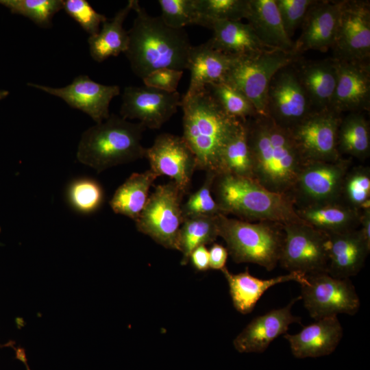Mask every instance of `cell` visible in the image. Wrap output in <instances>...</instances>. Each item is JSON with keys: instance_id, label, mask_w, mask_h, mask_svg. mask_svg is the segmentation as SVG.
<instances>
[{"instance_id": "obj_1", "label": "cell", "mask_w": 370, "mask_h": 370, "mask_svg": "<svg viewBox=\"0 0 370 370\" xmlns=\"http://www.w3.org/2000/svg\"><path fill=\"white\" fill-rule=\"evenodd\" d=\"M245 125L254 180L270 191L288 196L305 162L289 130L260 114L247 119Z\"/></svg>"}, {"instance_id": "obj_2", "label": "cell", "mask_w": 370, "mask_h": 370, "mask_svg": "<svg viewBox=\"0 0 370 370\" xmlns=\"http://www.w3.org/2000/svg\"><path fill=\"white\" fill-rule=\"evenodd\" d=\"M133 10L136 17L127 31L129 42L125 54L134 75L143 79L160 69H186L193 45L185 29L167 26L160 16L148 14L137 0Z\"/></svg>"}, {"instance_id": "obj_3", "label": "cell", "mask_w": 370, "mask_h": 370, "mask_svg": "<svg viewBox=\"0 0 370 370\" xmlns=\"http://www.w3.org/2000/svg\"><path fill=\"white\" fill-rule=\"evenodd\" d=\"M182 138L193 152L197 170L219 173L221 153L242 121L226 114L207 88L182 97Z\"/></svg>"}, {"instance_id": "obj_4", "label": "cell", "mask_w": 370, "mask_h": 370, "mask_svg": "<svg viewBox=\"0 0 370 370\" xmlns=\"http://www.w3.org/2000/svg\"><path fill=\"white\" fill-rule=\"evenodd\" d=\"M212 194L221 213L225 215L282 225L304 222L288 195L270 191L251 178L217 174Z\"/></svg>"}, {"instance_id": "obj_5", "label": "cell", "mask_w": 370, "mask_h": 370, "mask_svg": "<svg viewBox=\"0 0 370 370\" xmlns=\"http://www.w3.org/2000/svg\"><path fill=\"white\" fill-rule=\"evenodd\" d=\"M145 129L140 123L110 114L83 132L77 146V159L99 173L143 158L145 148L141 141Z\"/></svg>"}, {"instance_id": "obj_6", "label": "cell", "mask_w": 370, "mask_h": 370, "mask_svg": "<svg viewBox=\"0 0 370 370\" xmlns=\"http://www.w3.org/2000/svg\"><path fill=\"white\" fill-rule=\"evenodd\" d=\"M219 236L236 263H254L272 271L279 263L284 241L282 224L217 216Z\"/></svg>"}, {"instance_id": "obj_7", "label": "cell", "mask_w": 370, "mask_h": 370, "mask_svg": "<svg viewBox=\"0 0 370 370\" xmlns=\"http://www.w3.org/2000/svg\"><path fill=\"white\" fill-rule=\"evenodd\" d=\"M297 58L293 53L275 49L237 57L223 82L241 92L258 114L266 116L267 95L271 79L280 69L295 62Z\"/></svg>"}, {"instance_id": "obj_8", "label": "cell", "mask_w": 370, "mask_h": 370, "mask_svg": "<svg viewBox=\"0 0 370 370\" xmlns=\"http://www.w3.org/2000/svg\"><path fill=\"white\" fill-rule=\"evenodd\" d=\"M184 195L172 180L156 186L135 221L137 230L166 249L178 251V235L184 221L182 206Z\"/></svg>"}, {"instance_id": "obj_9", "label": "cell", "mask_w": 370, "mask_h": 370, "mask_svg": "<svg viewBox=\"0 0 370 370\" xmlns=\"http://www.w3.org/2000/svg\"><path fill=\"white\" fill-rule=\"evenodd\" d=\"M279 264L288 272L309 275L328 272L329 235L304 222L283 225Z\"/></svg>"}, {"instance_id": "obj_10", "label": "cell", "mask_w": 370, "mask_h": 370, "mask_svg": "<svg viewBox=\"0 0 370 370\" xmlns=\"http://www.w3.org/2000/svg\"><path fill=\"white\" fill-rule=\"evenodd\" d=\"M350 166V159L343 158L334 162H305L288 194L295 208L341 201Z\"/></svg>"}, {"instance_id": "obj_11", "label": "cell", "mask_w": 370, "mask_h": 370, "mask_svg": "<svg viewBox=\"0 0 370 370\" xmlns=\"http://www.w3.org/2000/svg\"><path fill=\"white\" fill-rule=\"evenodd\" d=\"M307 282L301 285V299L314 320L356 314L360 301L349 278H337L328 272L306 275Z\"/></svg>"}, {"instance_id": "obj_12", "label": "cell", "mask_w": 370, "mask_h": 370, "mask_svg": "<svg viewBox=\"0 0 370 370\" xmlns=\"http://www.w3.org/2000/svg\"><path fill=\"white\" fill-rule=\"evenodd\" d=\"M294 63L282 67L274 75L266 101V116L287 130L313 112Z\"/></svg>"}, {"instance_id": "obj_13", "label": "cell", "mask_w": 370, "mask_h": 370, "mask_svg": "<svg viewBox=\"0 0 370 370\" xmlns=\"http://www.w3.org/2000/svg\"><path fill=\"white\" fill-rule=\"evenodd\" d=\"M341 114L331 108L312 112L289 130L304 162H334L342 158L337 148Z\"/></svg>"}, {"instance_id": "obj_14", "label": "cell", "mask_w": 370, "mask_h": 370, "mask_svg": "<svg viewBox=\"0 0 370 370\" xmlns=\"http://www.w3.org/2000/svg\"><path fill=\"white\" fill-rule=\"evenodd\" d=\"M334 58L367 62L370 58V3L369 1L343 0L334 44Z\"/></svg>"}, {"instance_id": "obj_15", "label": "cell", "mask_w": 370, "mask_h": 370, "mask_svg": "<svg viewBox=\"0 0 370 370\" xmlns=\"http://www.w3.org/2000/svg\"><path fill=\"white\" fill-rule=\"evenodd\" d=\"M145 157L158 177L168 176L186 194L197 170L195 156L182 136L169 133L157 136Z\"/></svg>"}, {"instance_id": "obj_16", "label": "cell", "mask_w": 370, "mask_h": 370, "mask_svg": "<svg viewBox=\"0 0 370 370\" xmlns=\"http://www.w3.org/2000/svg\"><path fill=\"white\" fill-rule=\"evenodd\" d=\"M182 96L176 91L168 92L146 86H129L124 88L120 116L136 119L145 128L160 129L181 106Z\"/></svg>"}, {"instance_id": "obj_17", "label": "cell", "mask_w": 370, "mask_h": 370, "mask_svg": "<svg viewBox=\"0 0 370 370\" xmlns=\"http://www.w3.org/2000/svg\"><path fill=\"white\" fill-rule=\"evenodd\" d=\"M28 86L61 98L70 107L87 114L96 123L110 116V103L120 94L119 86L101 84L85 75L77 76L70 84L62 88L33 83Z\"/></svg>"}, {"instance_id": "obj_18", "label": "cell", "mask_w": 370, "mask_h": 370, "mask_svg": "<svg viewBox=\"0 0 370 370\" xmlns=\"http://www.w3.org/2000/svg\"><path fill=\"white\" fill-rule=\"evenodd\" d=\"M299 296L292 299L286 306L273 309L252 319L234 338L233 345L240 353H262L278 336L286 333L289 325L300 323L301 317L291 312L293 306Z\"/></svg>"}, {"instance_id": "obj_19", "label": "cell", "mask_w": 370, "mask_h": 370, "mask_svg": "<svg viewBox=\"0 0 370 370\" xmlns=\"http://www.w3.org/2000/svg\"><path fill=\"white\" fill-rule=\"evenodd\" d=\"M336 61L337 83L330 108L339 114L369 110V61Z\"/></svg>"}, {"instance_id": "obj_20", "label": "cell", "mask_w": 370, "mask_h": 370, "mask_svg": "<svg viewBox=\"0 0 370 370\" xmlns=\"http://www.w3.org/2000/svg\"><path fill=\"white\" fill-rule=\"evenodd\" d=\"M343 1H316L302 23L293 53L299 56L308 50L326 51L332 48Z\"/></svg>"}, {"instance_id": "obj_21", "label": "cell", "mask_w": 370, "mask_h": 370, "mask_svg": "<svg viewBox=\"0 0 370 370\" xmlns=\"http://www.w3.org/2000/svg\"><path fill=\"white\" fill-rule=\"evenodd\" d=\"M295 334H284L293 355L297 358H317L331 354L343 337L337 316L315 320Z\"/></svg>"}, {"instance_id": "obj_22", "label": "cell", "mask_w": 370, "mask_h": 370, "mask_svg": "<svg viewBox=\"0 0 370 370\" xmlns=\"http://www.w3.org/2000/svg\"><path fill=\"white\" fill-rule=\"evenodd\" d=\"M236 58L212 48L207 42L192 46L186 69L190 71V83L184 96L189 97L210 84L224 82Z\"/></svg>"}, {"instance_id": "obj_23", "label": "cell", "mask_w": 370, "mask_h": 370, "mask_svg": "<svg viewBox=\"0 0 370 370\" xmlns=\"http://www.w3.org/2000/svg\"><path fill=\"white\" fill-rule=\"evenodd\" d=\"M328 273L337 278L357 275L364 266L370 251L369 245L359 229L328 234Z\"/></svg>"}, {"instance_id": "obj_24", "label": "cell", "mask_w": 370, "mask_h": 370, "mask_svg": "<svg viewBox=\"0 0 370 370\" xmlns=\"http://www.w3.org/2000/svg\"><path fill=\"white\" fill-rule=\"evenodd\" d=\"M226 279L234 308L241 314L250 313L262 295L271 287L280 283L294 281L300 284L307 282L306 275L289 272L270 279H260L245 271L232 273L226 268L221 270Z\"/></svg>"}, {"instance_id": "obj_25", "label": "cell", "mask_w": 370, "mask_h": 370, "mask_svg": "<svg viewBox=\"0 0 370 370\" xmlns=\"http://www.w3.org/2000/svg\"><path fill=\"white\" fill-rule=\"evenodd\" d=\"M245 19L267 48L293 53L294 42L284 30L275 0H248Z\"/></svg>"}, {"instance_id": "obj_26", "label": "cell", "mask_w": 370, "mask_h": 370, "mask_svg": "<svg viewBox=\"0 0 370 370\" xmlns=\"http://www.w3.org/2000/svg\"><path fill=\"white\" fill-rule=\"evenodd\" d=\"M313 112L331 107L337 83V61L329 58L305 64L297 69Z\"/></svg>"}, {"instance_id": "obj_27", "label": "cell", "mask_w": 370, "mask_h": 370, "mask_svg": "<svg viewBox=\"0 0 370 370\" xmlns=\"http://www.w3.org/2000/svg\"><path fill=\"white\" fill-rule=\"evenodd\" d=\"M210 29L212 36L206 42L224 53L241 57L269 49L261 42L248 23L234 21H217L213 23Z\"/></svg>"}, {"instance_id": "obj_28", "label": "cell", "mask_w": 370, "mask_h": 370, "mask_svg": "<svg viewBox=\"0 0 370 370\" xmlns=\"http://www.w3.org/2000/svg\"><path fill=\"white\" fill-rule=\"evenodd\" d=\"M296 212L304 223L328 234L359 227L360 211L341 201L298 208Z\"/></svg>"}, {"instance_id": "obj_29", "label": "cell", "mask_w": 370, "mask_h": 370, "mask_svg": "<svg viewBox=\"0 0 370 370\" xmlns=\"http://www.w3.org/2000/svg\"><path fill=\"white\" fill-rule=\"evenodd\" d=\"M134 3V0H130L111 20L102 23V27L97 34L88 38L90 56L96 62H101L127 51L129 36L123 24L128 14L133 10Z\"/></svg>"}, {"instance_id": "obj_30", "label": "cell", "mask_w": 370, "mask_h": 370, "mask_svg": "<svg viewBox=\"0 0 370 370\" xmlns=\"http://www.w3.org/2000/svg\"><path fill=\"white\" fill-rule=\"evenodd\" d=\"M157 177L150 169L133 173L117 188L110 200L109 204L113 212L135 221L144 209L149 196V189Z\"/></svg>"}, {"instance_id": "obj_31", "label": "cell", "mask_w": 370, "mask_h": 370, "mask_svg": "<svg viewBox=\"0 0 370 370\" xmlns=\"http://www.w3.org/2000/svg\"><path fill=\"white\" fill-rule=\"evenodd\" d=\"M338 153L360 160L370 154L369 123L361 112H349L341 119L337 134Z\"/></svg>"}, {"instance_id": "obj_32", "label": "cell", "mask_w": 370, "mask_h": 370, "mask_svg": "<svg viewBox=\"0 0 370 370\" xmlns=\"http://www.w3.org/2000/svg\"><path fill=\"white\" fill-rule=\"evenodd\" d=\"M217 216H194L184 219L178 235L181 265L189 262L192 251L199 246L214 243L219 237Z\"/></svg>"}, {"instance_id": "obj_33", "label": "cell", "mask_w": 370, "mask_h": 370, "mask_svg": "<svg viewBox=\"0 0 370 370\" xmlns=\"http://www.w3.org/2000/svg\"><path fill=\"white\" fill-rule=\"evenodd\" d=\"M245 121H242L238 129L223 149L218 174L227 173L254 179L253 160Z\"/></svg>"}, {"instance_id": "obj_34", "label": "cell", "mask_w": 370, "mask_h": 370, "mask_svg": "<svg viewBox=\"0 0 370 370\" xmlns=\"http://www.w3.org/2000/svg\"><path fill=\"white\" fill-rule=\"evenodd\" d=\"M197 25L211 28L222 21H241L248 11V0H196Z\"/></svg>"}, {"instance_id": "obj_35", "label": "cell", "mask_w": 370, "mask_h": 370, "mask_svg": "<svg viewBox=\"0 0 370 370\" xmlns=\"http://www.w3.org/2000/svg\"><path fill=\"white\" fill-rule=\"evenodd\" d=\"M341 201L359 211L370 208L369 167L349 169L343 182Z\"/></svg>"}, {"instance_id": "obj_36", "label": "cell", "mask_w": 370, "mask_h": 370, "mask_svg": "<svg viewBox=\"0 0 370 370\" xmlns=\"http://www.w3.org/2000/svg\"><path fill=\"white\" fill-rule=\"evenodd\" d=\"M206 88L223 110L232 117L245 121L258 114L251 101L239 90L225 82L208 85Z\"/></svg>"}, {"instance_id": "obj_37", "label": "cell", "mask_w": 370, "mask_h": 370, "mask_svg": "<svg viewBox=\"0 0 370 370\" xmlns=\"http://www.w3.org/2000/svg\"><path fill=\"white\" fill-rule=\"evenodd\" d=\"M62 0H0V4L13 14L29 18L36 25L47 28L53 16L63 9Z\"/></svg>"}, {"instance_id": "obj_38", "label": "cell", "mask_w": 370, "mask_h": 370, "mask_svg": "<svg viewBox=\"0 0 370 370\" xmlns=\"http://www.w3.org/2000/svg\"><path fill=\"white\" fill-rule=\"evenodd\" d=\"M68 195L72 206L83 213H90L97 210L104 197L101 185L90 178L74 181L69 186Z\"/></svg>"}, {"instance_id": "obj_39", "label": "cell", "mask_w": 370, "mask_h": 370, "mask_svg": "<svg viewBox=\"0 0 370 370\" xmlns=\"http://www.w3.org/2000/svg\"><path fill=\"white\" fill-rule=\"evenodd\" d=\"M202 186L190 195L184 204H182L183 217L194 216H215L221 214L219 206L212 196V186L217 173L206 172Z\"/></svg>"}, {"instance_id": "obj_40", "label": "cell", "mask_w": 370, "mask_h": 370, "mask_svg": "<svg viewBox=\"0 0 370 370\" xmlns=\"http://www.w3.org/2000/svg\"><path fill=\"white\" fill-rule=\"evenodd\" d=\"M161 17L169 27L184 29L190 25H197L199 16L196 0H159Z\"/></svg>"}, {"instance_id": "obj_41", "label": "cell", "mask_w": 370, "mask_h": 370, "mask_svg": "<svg viewBox=\"0 0 370 370\" xmlns=\"http://www.w3.org/2000/svg\"><path fill=\"white\" fill-rule=\"evenodd\" d=\"M63 9L90 36L97 34L100 25L108 20L103 14L96 12L86 0L64 1Z\"/></svg>"}, {"instance_id": "obj_42", "label": "cell", "mask_w": 370, "mask_h": 370, "mask_svg": "<svg viewBox=\"0 0 370 370\" xmlns=\"http://www.w3.org/2000/svg\"><path fill=\"white\" fill-rule=\"evenodd\" d=\"M283 27L292 38L298 27L302 25L306 14L315 0H275Z\"/></svg>"}, {"instance_id": "obj_43", "label": "cell", "mask_w": 370, "mask_h": 370, "mask_svg": "<svg viewBox=\"0 0 370 370\" xmlns=\"http://www.w3.org/2000/svg\"><path fill=\"white\" fill-rule=\"evenodd\" d=\"M183 75V71L170 68L156 70L143 79L145 86L160 90L174 92Z\"/></svg>"}, {"instance_id": "obj_44", "label": "cell", "mask_w": 370, "mask_h": 370, "mask_svg": "<svg viewBox=\"0 0 370 370\" xmlns=\"http://www.w3.org/2000/svg\"><path fill=\"white\" fill-rule=\"evenodd\" d=\"M209 251V267L210 269L222 270L225 267L228 251L225 247L213 243Z\"/></svg>"}, {"instance_id": "obj_45", "label": "cell", "mask_w": 370, "mask_h": 370, "mask_svg": "<svg viewBox=\"0 0 370 370\" xmlns=\"http://www.w3.org/2000/svg\"><path fill=\"white\" fill-rule=\"evenodd\" d=\"M189 262L193 267L198 271H205L210 269L209 251L206 245H201L195 248L190 256Z\"/></svg>"}, {"instance_id": "obj_46", "label": "cell", "mask_w": 370, "mask_h": 370, "mask_svg": "<svg viewBox=\"0 0 370 370\" xmlns=\"http://www.w3.org/2000/svg\"><path fill=\"white\" fill-rule=\"evenodd\" d=\"M359 225L362 236L370 245V208L360 210Z\"/></svg>"}, {"instance_id": "obj_47", "label": "cell", "mask_w": 370, "mask_h": 370, "mask_svg": "<svg viewBox=\"0 0 370 370\" xmlns=\"http://www.w3.org/2000/svg\"><path fill=\"white\" fill-rule=\"evenodd\" d=\"M9 95V92L6 90H0V100L7 97Z\"/></svg>"}]
</instances>
